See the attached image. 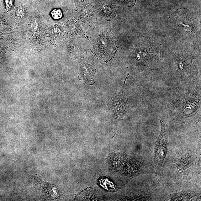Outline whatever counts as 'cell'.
I'll use <instances>...</instances> for the list:
<instances>
[{
	"instance_id": "8",
	"label": "cell",
	"mask_w": 201,
	"mask_h": 201,
	"mask_svg": "<svg viewBox=\"0 0 201 201\" xmlns=\"http://www.w3.org/2000/svg\"><path fill=\"white\" fill-rule=\"evenodd\" d=\"M126 159L127 155L124 153L115 152L111 153L107 158L110 170L119 171Z\"/></svg>"
},
{
	"instance_id": "13",
	"label": "cell",
	"mask_w": 201,
	"mask_h": 201,
	"mask_svg": "<svg viewBox=\"0 0 201 201\" xmlns=\"http://www.w3.org/2000/svg\"><path fill=\"white\" fill-rule=\"evenodd\" d=\"M51 15L53 19H61L62 17V13L60 9H55L51 12Z\"/></svg>"
},
{
	"instance_id": "15",
	"label": "cell",
	"mask_w": 201,
	"mask_h": 201,
	"mask_svg": "<svg viewBox=\"0 0 201 201\" xmlns=\"http://www.w3.org/2000/svg\"><path fill=\"white\" fill-rule=\"evenodd\" d=\"M121 1H129V0H121Z\"/></svg>"
},
{
	"instance_id": "9",
	"label": "cell",
	"mask_w": 201,
	"mask_h": 201,
	"mask_svg": "<svg viewBox=\"0 0 201 201\" xmlns=\"http://www.w3.org/2000/svg\"><path fill=\"white\" fill-rule=\"evenodd\" d=\"M94 65H89L84 61H81V67L79 71V78L85 80V82L92 83L93 82L95 73Z\"/></svg>"
},
{
	"instance_id": "10",
	"label": "cell",
	"mask_w": 201,
	"mask_h": 201,
	"mask_svg": "<svg viewBox=\"0 0 201 201\" xmlns=\"http://www.w3.org/2000/svg\"><path fill=\"white\" fill-rule=\"evenodd\" d=\"M200 194L194 192H181L169 195L166 199L170 201L198 200L200 199Z\"/></svg>"
},
{
	"instance_id": "2",
	"label": "cell",
	"mask_w": 201,
	"mask_h": 201,
	"mask_svg": "<svg viewBox=\"0 0 201 201\" xmlns=\"http://www.w3.org/2000/svg\"><path fill=\"white\" fill-rule=\"evenodd\" d=\"M119 45L112 34L105 31L95 40L93 43V49L99 56L107 59L113 57Z\"/></svg>"
},
{
	"instance_id": "4",
	"label": "cell",
	"mask_w": 201,
	"mask_h": 201,
	"mask_svg": "<svg viewBox=\"0 0 201 201\" xmlns=\"http://www.w3.org/2000/svg\"><path fill=\"white\" fill-rule=\"evenodd\" d=\"M160 123L161 132L154 149L155 165L158 168H161L164 164L167 154L168 144L166 127L162 120L160 121Z\"/></svg>"
},
{
	"instance_id": "5",
	"label": "cell",
	"mask_w": 201,
	"mask_h": 201,
	"mask_svg": "<svg viewBox=\"0 0 201 201\" xmlns=\"http://www.w3.org/2000/svg\"><path fill=\"white\" fill-rule=\"evenodd\" d=\"M128 99L124 95L123 90L114 95L111 102L114 121V129L113 138L116 135L119 121L124 117L128 108Z\"/></svg>"
},
{
	"instance_id": "12",
	"label": "cell",
	"mask_w": 201,
	"mask_h": 201,
	"mask_svg": "<svg viewBox=\"0 0 201 201\" xmlns=\"http://www.w3.org/2000/svg\"><path fill=\"white\" fill-rule=\"evenodd\" d=\"M100 11L103 17L107 19H110L113 17L114 13L113 9L110 5L106 3H103L101 5L100 8Z\"/></svg>"
},
{
	"instance_id": "11",
	"label": "cell",
	"mask_w": 201,
	"mask_h": 201,
	"mask_svg": "<svg viewBox=\"0 0 201 201\" xmlns=\"http://www.w3.org/2000/svg\"><path fill=\"white\" fill-rule=\"evenodd\" d=\"M99 179V184L109 192H114L120 189L114 183L109 180L108 179L104 177H100Z\"/></svg>"
},
{
	"instance_id": "16",
	"label": "cell",
	"mask_w": 201,
	"mask_h": 201,
	"mask_svg": "<svg viewBox=\"0 0 201 201\" xmlns=\"http://www.w3.org/2000/svg\"><path fill=\"white\" fill-rule=\"evenodd\" d=\"M78 1L80 2H82L83 0H78Z\"/></svg>"
},
{
	"instance_id": "3",
	"label": "cell",
	"mask_w": 201,
	"mask_h": 201,
	"mask_svg": "<svg viewBox=\"0 0 201 201\" xmlns=\"http://www.w3.org/2000/svg\"><path fill=\"white\" fill-rule=\"evenodd\" d=\"M194 59V56L187 53H180L175 56L174 62L182 80L193 81L198 76V69L192 62Z\"/></svg>"
},
{
	"instance_id": "6",
	"label": "cell",
	"mask_w": 201,
	"mask_h": 201,
	"mask_svg": "<svg viewBox=\"0 0 201 201\" xmlns=\"http://www.w3.org/2000/svg\"><path fill=\"white\" fill-rule=\"evenodd\" d=\"M141 162L131 158L127 159L119 171L131 180L141 174Z\"/></svg>"
},
{
	"instance_id": "1",
	"label": "cell",
	"mask_w": 201,
	"mask_h": 201,
	"mask_svg": "<svg viewBox=\"0 0 201 201\" xmlns=\"http://www.w3.org/2000/svg\"><path fill=\"white\" fill-rule=\"evenodd\" d=\"M168 100L169 114L172 119L181 122L189 121L200 111V89L179 87L169 95Z\"/></svg>"
},
{
	"instance_id": "14",
	"label": "cell",
	"mask_w": 201,
	"mask_h": 201,
	"mask_svg": "<svg viewBox=\"0 0 201 201\" xmlns=\"http://www.w3.org/2000/svg\"><path fill=\"white\" fill-rule=\"evenodd\" d=\"M5 3L8 8H10L13 5V0H5Z\"/></svg>"
},
{
	"instance_id": "7",
	"label": "cell",
	"mask_w": 201,
	"mask_h": 201,
	"mask_svg": "<svg viewBox=\"0 0 201 201\" xmlns=\"http://www.w3.org/2000/svg\"><path fill=\"white\" fill-rule=\"evenodd\" d=\"M184 17V19L182 17H178L179 19H178V25L190 36L192 41H193V42H196V40H198V37L199 35L198 31V29H197L196 24L194 23V20L191 19L189 21L188 17V19H187L186 17Z\"/></svg>"
}]
</instances>
